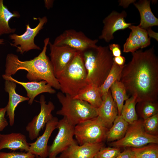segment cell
Here are the masks:
<instances>
[{"mask_svg":"<svg viewBox=\"0 0 158 158\" xmlns=\"http://www.w3.org/2000/svg\"><path fill=\"white\" fill-rule=\"evenodd\" d=\"M131 60L125 64L120 81L127 92L135 96L137 103L157 102L158 98V58L154 46L132 53Z\"/></svg>","mask_w":158,"mask_h":158,"instance_id":"obj_1","label":"cell"},{"mask_svg":"<svg viewBox=\"0 0 158 158\" xmlns=\"http://www.w3.org/2000/svg\"><path fill=\"white\" fill-rule=\"evenodd\" d=\"M49 42V38H45L42 51L38 56L29 60L22 61L17 55L13 53L8 54L6 58L4 75L11 76L19 70H25L28 72L26 77L30 81L44 80L52 87L60 90V85L54 75L52 64L46 55Z\"/></svg>","mask_w":158,"mask_h":158,"instance_id":"obj_2","label":"cell"},{"mask_svg":"<svg viewBox=\"0 0 158 158\" xmlns=\"http://www.w3.org/2000/svg\"><path fill=\"white\" fill-rule=\"evenodd\" d=\"M89 84L99 87L102 84L114 63L113 57L108 46H97L82 51Z\"/></svg>","mask_w":158,"mask_h":158,"instance_id":"obj_3","label":"cell"},{"mask_svg":"<svg viewBox=\"0 0 158 158\" xmlns=\"http://www.w3.org/2000/svg\"><path fill=\"white\" fill-rule=\"evenodd\" d=\"M87 75L82 51H78L56 78L61 92L74 97L88 85Z\"/></svg>","mask_w":158,"mask_h":158,"instance_id":"obj_4","label":"cell"},{"mask_svg":"<svg viewBox=\"0 0 158 158\" xmlns=\"http://www.w3.org/2000/svg\"><path fill=\"white\" fill-rule=\"evenodd\" d=\"M56 96L61 105L56 114L63 116L72 125L75 126L97 116V108L88 103L61 92H58Z\"/></svg>","mask_w":158,"mask_h":158,"instance_id":"obj_5","label":"cell"},{"mask_svg":"<svg viewBox=\"0 0 158 158\" xmlns=\"http://www.w3.org/2000/svg\"><path fill=\"white\" fill-rule=\"evenodd\" d=\"M109 129L97 116L75 126L74 136L80 145L99 143L106 139Z\"/></svg>","mask_w":158,"mask_h":158,"instance_id":"obj_6","label":"cell"},{"mask_svg":"<svg viewBox=\"0 0 158 158\" xmlns=\"http://www.w3.org/2000/svg\"><path fill=\"white\" fill-rule=\"evenodd\" d=\"M142 120L138 119L129 124L124 137L111 143L118 148H139L151 143H158V136L150 135L145 131Z\"/></svg>","mask_w":158,"mask_h":158,"instance_id":"obj_7","label":"cell"},{"mask_svg":"<svg viewBox=\"0 0 158 158\" xmlns=\"http://www.w3.org/2000/svg\"><path fill=\"white\" fill-rule=\"evenodd\" d=\"M74 127L64 117L59 121L58 132L51 145L48 147L49 158L57 157L71 145L77 144L73 139Z\"/></svg>","mask_w":158,"mask_h":158,"instance_id":"obj_8","label":"cell"},{"mask_svg":"<svg viewBox=\"0 0 158 158\" xmlns=\"http://www.w3.org/2000/svg\"><path fill=\"white\" fill-rule=\"evenodd\" d=\"M97 39L92 40L82 31L70 29L64 31L55 38L53 44L66 46L78 51H83L97 47Z\"/></svg>","mask_w":158,"mask_h":158,"instance_id":"obj_9","label":"cell"},{"mask_svg":"<svg viewBox=\"0 0 158 158\" xmlns=\"http://www.w3.org/2000/svg\"><path fill=\"white\" fill-rule=\"evenodd\" d=\"M37 19L39 20V23L35 28H31L28 24L26 25V30L23 34L19 35L12 34L10 35V38L13 40V43L11 44L17 48V52L23 54L32 49H41L40 47L35 44L34 39L40 31L42 29L44 25L47 22L48 19L45 16L38 18Z\"/></svg>","mask_w":158,"mask_h":158,"instance_id":"obj_10","label":"cell"},{"mask_svg":"<svg viewBox=\"0 0 158 158\" xmlns=\"http://www.w3.org/2000/svg\"><path fill=\"white\" fill-rule=\"evenodd\" d=\"M40 110L39 114L35 116L26 127L28 137L31 140L37 139L40 133L47 123L51 120L53 116L51 112L55 109V106L51 101L47 104L45 101L44 96L42 95L40 97Z\"/></svg>","mask_w":158,"mask_h":158,"instance_id":"obj_11","label":"cell"},{"mask_svg":"<svg viewBox=\"0 0 158 158\" xmlns=\"http://www.w3.org/2000/svg\"><path fill=\"white\" fill-rule=\"evenodd\" d=\"M127 16L126 12L124 10L121 13L113 11L103 20L104 26L99 38L109 42L114 39V34L116 31L124 30L132 25L127 23L125 18Z\"/></svg>","mask_w":158,"mask_h":158,"instance_id":"obj_12","label":"cell"},{"mask_svg":"<svg viewBox=\"0 0 158 158\" xmlns=\"http://www.w3.org/2000/svg\"><path fill=\"white\" fill-rule=\"evenodd\" d=\"M50 60L55 77L63 70L73 58L76 50L66 46H56L49 42Z\"/></svg>","mask_w":158,"mask_h":158,"instance_id":"obj_13","label":"cell"},{"mask_svg":"<svg viewBox=\"0 0 158 158\" xmlns=\"http://www.w3.org/2000/svg\"><path fill=\"white\" fill-rule=\"evenodd\" d=\"M59 121L57 117H53L47 123L43 134L34 142L29 143L28 152L37 157L46 158L48 157V142L52 133L57 128Z\"/></svg>","mask_w":158,"mask_h":158,"instance_id":"obj_14","label":"cell"},{"mask_svg":"<svg viewBox=\"0 0 158 158\" xmlns=\"http://www.w3.org/2000/svg\"><path fill=\"white\" fill-rule=\"evenodd\" d=\"M103 142L98 143H85L81 145L74 144L61 153L62 158H94L102 147Z\"/></svg>","mask_w":158,"mask_h":158,"instance_id":"obj_15","label":"cell"},{"mask_svg":"<svg viewBox=\"0 0 158 158\" xmlns=\"http://www.w3.org/2000/svg\"><path fill=\"white\" fill-rule=\"evenodd\" d=\"M2 77L5 80L13 81L21 85L25 88L27 93V97L29 99L28 103L30 105L32 104L35 98L40 94L43 93L54 94L56 92L52 86L44 80L22 82L18 81L11 76L4 74Z\"/></svg>","mask_w":158,"mask_h":158,"instance_id":"obj_16","label":"cell"},{"mask_svg":"<svg viewBox=\"0 0 158 158\" xmlns=\"http://www.w3.org/2000/svg\"><path fill=\"white\" fill-rule=\"evenodd\" d=\"M16 83L6 80L5 82V90L9 95V99L6 106L7 115L8 117L10 125L13 126L14 123L15 111L18 105L20 103L29 100L28 97L19 95L16 92Z\"/></svg>","mask_w":158,"mask_h":158,"instance_id":"obj_17","label":"cell"},{"mask_svg":"<svg viewBox=\"0 0 158 158\" xmlns=\"http://www.w3.org/2000/svg\"><path fill=\"white\" fill-rule=\"evenodd\" d=\"M97 116L109 128L118 115L116 105L111 96L110 90L103 100L100 107L97 108Z\"/></svg>","mask_w":158,"mask_h":158,"instance_id":"obj_18","label":"cell"},{"mask_svg":"<svg viewBox=\"0 0 158 158\" xmlns=\"http://www.w3.org/2000/svg\"><path fill=\"white\" fill-rule=\"evenodd\" d=\"M7 148L13 150H20L28 152L29 148L25 136L19 133H0V151Z\"/></svg>","mask_w":158,"mask_h":158,"instance_id":"obj_19","label":"cell"},{"mask_svg":"<svg viewBox=\"0 0 158 158\" xmlns=\"http://www.w3.org/2000/svg\"><path fill=\"white\" fill-rule=\"evenodd\" d=\"M150 1L148 0H140L133 4L140 14V22L138 26L145 29L153 26L158 25V19L152 11Z\"/></svg>","mask_w":158,"mask_h":158,"instance_id":"obj_20","label":"cell"},{"mask_svg":"<svg viewBox=\"0 0 158 158\" xmlns=\"http://www.w3.org/2000/svg\"><path fill=\"white\" fill-rule=\"evenodd\" d=\"M74 98L85 101L96 108L99 107L103 100L99 87L89 84Z\"/></svg>","mask_w":158,"mask_h":158,"instance_id":"obj_21","label":"cell"},{"mask_svg":"<svg viewBox=\"0 0 158 158\" xmlns=\"http://www.w3.org/2000/svg\"><path fill=\"white\" fill-rule=\"evenodd\" d=\"M129 125V124L121 115H118L107 132L106 138L107 141L113 142L123 138Z\"/></svg>","mask_w":158,"mask_h":158,"instance_id":"obj_22","label":"cell"},{"mask_svg":"<svg viewBox=\"0 0 158 158\" xmlns=\"http://www.w3.org/2000/svg\"><path fill=\"white\" fill-rule=\"evenodd\" d=\"M20 15L18 12L10 11L3 3V0H0V36L4 34L13 33L16 29L11 28L9 20L13 17L19 18Z\"/></svg>","mask_w":158,"mask_h":158,"instance_id":"obj_23","label":"cell"},{"mask_svg":"<svg viewBox=\"0 0 158 158\" xmlns=\"http://www.w3.org/2000/svg\"><path fill=\"white\" fill-rule=\"evenodd\" d=\"M124 66H119L114 62L108 75L99 87L102 100L105 98L112 85L116 81H120L122 71Z\"/></svg>","mask_w":158,"mask_h":158,"instance_id":"obj_24","label":"cell"},{"mask_svg":"<svg viewBox=\"0 0 158 158\" xmlns=\"http://www.w3.org/2000/svg\"><path fill=\"white\" fill-rule=\"evenodd\" d=\"M109 90L116 105L118 115H120L124 102L129 98L126 87L120 81H116L112 85Z\"/></svg>","mask_w":158,"mask_h":158,"instance_id":"obj_25","label":"cell"},{"mask_svg":"<svg viewBox=\"0 0 158 158\" xmlns=\"http://www.w3.org/2000/svg\"><path fill=\"white\" fill-rule=\"evenodd\" d=\"M137 103L136 97L131 96L125 101L122 109L120 115L129 124L138 119L136 110Z\"/></svg>","mask_w":158,"mask_h":158,"instance_id":"obj_26","label":"cell"},{"mask_svg":"<svg viewBox=\"0 0 158 158\" xmlns=\"http://www.w3.org/2000/svg\"><path fill=\"white\" fill-rule=\"evenodd\" d=\"M136 110L137 114L144 120L158 114L157 102L142 101L137 103Z\"/></svg>","mask_w":158,"mask_h":158,"instance_id":"obj_27","label":"cell"},{"mask_svg":"<svg viewBox=\"0 0 158 158\" xmlns=\"http://www.w3.org/2000/svg\"><path fill=\"white\" fill-rule=\"evenodd\" d=\"M130 148L136 158H158V144L151 143L139 148Z\"/></svg>","mask_w":158,"mask_h":158,"instance_id":"obj_28","label":"cell"},{"mask_svg":"<svg viewBox=\"0 0 158 158\" xmlns=\"http://www.w3.org/2000/svg\"><path fill=\"white\" fill-rule=\"evenodd\" d=\"M141 42L138 37L133 31H131L128 37L123 45V51L132 53L141 48Z\"/></svg>","mask_w":158,"mask_h":158,"instance_id":"obj_29","label":"cell"},{"mask_svg":"<svg viewBox=\"0 0 158 158\" xmlns=\"http://www.w3.org/2000/svg\"><path fill=\"white\" fill-rule=\"evenodd\" d=\"M143 124L144 129L147 133L152 135H158V114L144 120Z\"/></svg>","mask_w":158,"mask_h":158,"instance_id":"obj_30","label":"cell"},{"mask_svg":"<svg viewBox=\"0 0 158 158\" xmlns=\"http://www.w3.org/2000/svg\"><path fill=\"white\" fill-rule=\"evenodd\" d=\"M133 31L139 37L141 42V49L146 47L151 44V38L148 35L146 29L142 28L138 26L131 25L128 28Z\"/></svg>","mask_w":158,"mask_h":158,"instance_id":"obj_31","label":"cell"},{"mask_svg":"<svg viewBox=\"0 0 158 158\" xmlns=\"http://www.w3.org/2000/svg\"><path fill=\"white\" fill-rule=\"evenodd\" d=\"M121 152L119 148L104 147L98 152L94 158H116Z\"/></svg>","mask_w":158,"mask_h":158,"instance_id":"obj_32","label":"cell"},{"mask_svg":"<svg viewBox=\"0 0 158 158\" xmlns=\"http://www.w3.org/2000/svg\"><path fill=\"white\" fill-rule=\"evenodd\" d=\"M35 156L29 152H5L0 151V158H34Z\"/></svg>","mask_w":158,"mask_h":158,"instance_id":"obj_33","label":"cell"},{"mask_svg":"<svg viewBox=\"0 0 158 158\" xmlns=\"http://www.w3.org/2000/svg\"><path fill=\"white\" fill-rule=\"evenodd\" d=\"M6 111V107L0 108V133L8 125V122L5 117Z\"/></svg>","mask_w":158,"mask_h":158,"instance_id":"obj_34","label":"cell"},{"mask_svg":"<svg viewBox=\"0 0 158 158\" xmlns=\"http://www.w3.org/2000/svg\"><path fill=\"white\" fill-rule=\"evenodd\" d=\"M108 47L114 57H117L121 55V47L119 44L115 43L111 44H109Z\"/></svg>","mask_w":158,"mask_h":158,"instance_id":"obj_35","label":"cell"},{"mask_svg":"<svg viewBox=\"0 0 158 158\" xmlns=\"http://www.w3.org/2000/svg\"><path fill=\"white\" fill-rule=\"evenodd\" d=\"M116 158H136L134 152L130 148L121 152Z\"/></svg>","mask_w":158,"mask_h":158,"instance_id":"obj_36","label":"cell"},{"mask_svg":"<svg viewBox=\"0 0 158 158\" xmlns=\"http://www.w3.org/2000/svg\"><path fill=\"white\" fill-rule=\"evenodd\" d=\"M113 61L117 65L120 66H123L126 62V59L123 56H120L117 57H114Z\"/></svg>","mask_w":158,"mask_h":158,"instance_id":"obj_37","label":"cell"},{"mask_svg":"<svg viewBox=\"0 0 158 158\" xmlns=\"http://www.w3.org/2000/svg\"><path fill=\"white\" fill-rule=\"evenodd\" d=\"M135 0H119V5L122 6L123 8H127L131 4H133L136 2Z\"/></svg>","mask_w":158,"mask_h":158,"instance_id":"obj_38","label":"cell"},{"mask_svg":"<svg viewBox=\"0 0 158 158\" xmlns=\"http://www.w3.org/2000/svg\"><path fill=\"white\" fill-rule=\"evenodd\" d=\"M146 30L149 37L150 38H152L155 39L157 41H158V33L153 31L151 27L148 28Z\"/></svg>","mask_w":158,"mask_h":158,"instance_id":"obj_39","label":"cell"},{"mask_svg":"<svg viewBox=\"0 0 158 158\" xmlns=\"http://www.w3.org/2000/svg\"><path fill=\"white\" fill-rule=\"evenodd\" d=\"M54 0H44V5L46 8L47 9H49L51 8L53 4Z\"/></svg>","mask_w":158,"mask_h":158,"instance_id":"obj_40","label":"cell"},{"mask_svg":"<svg viewBox=\"0 0 158 158\" xmlns=\"http://www.w3.org/2000/svg\"><path fill=\"white\" fill-rule=\"evenodd\" d=\"M4 42V40L3 39L0 38V44H3Z\"/></svg>","mask_w":158,"mask_h":158,"instance_id":"obj_41","label":"cell"},{"mask_svg":"<svg viewBox=\"0 0 158 158\" xmlns=\"http://www.w3.org/2000/svg\"><path fill=\"white\" fill-rule=\"evenodd\" d=\"M34 158H42V157H35ZM62 158L60 156L59 157H54V158Z\"/></svg>","mask_w":158,"mask_h":158,"instance_id":"obj_42","label":"cell"}]
</instances>
